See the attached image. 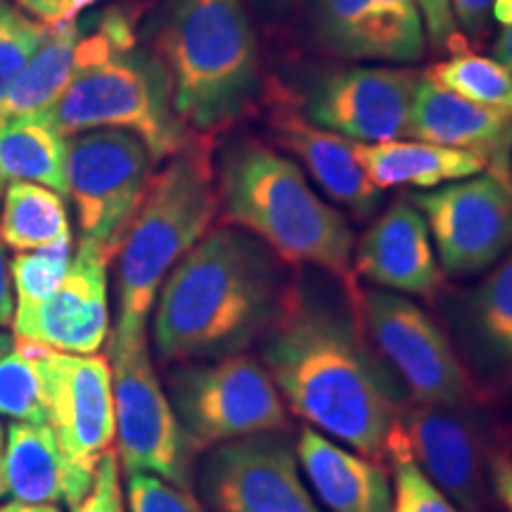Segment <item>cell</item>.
Segmentation results:
<instances>
[{
	"label": "cell",
	"mask_w": 512,
	"mask_h": 512,
	"mask_svg": "<svg viewBox=\"0 0 512 512\" xmlns=\"http://www.w3.org/2000/svg\"><path fill=\"white\" fill-rule=\"evenodd\" d=\"M261 363L287 411L337 444L380 460L408 396L366 342L358 311L287 283L278 318L261 337Z\"/></svg>",
	"instance_id": "cell-1"
},
{
	"label": "cell",
	"mask_w": 512,
	"mask_h": 512,
	"mask_svg": "<svg viewBox=\"0 0 512 512\" xmlns=\"http://www.w3.org/2000/svg\"><path fill=\"white\" fill-rule=\"evenodd\" d=\"M278 261L242 228H209L157 294V356L164 363H197L245 354L283 306L287 283Z\"/></svg>",
	"instance_id": "cell-2"
},
{
	"label": "cell",
	"mask_w": 512,
	"mask_h": 512,
	"mask_svg": "<svg viewBox=\"0 0 512 512\" xmlns=\"http://www.w3.org/2000/svg\"><path fill=\"white\" fill-rule=\"evenodd\" d=\"M216 190L223 226L254 235L283 264L330 273L358 311L354 230L342 211L320 200L297 162L254 138L238 140L223 152Z\"/></svg>",
	"instance_id": "cell-3"
},
{
	"label": "cell",
	"mask_w": 512,
	"mask_h": 512,
	"mask_svg": "<svg viewBox=\"0 0 512 512\" xmlns=\"http://www.w3.org/2000/svg\"><path fill=\"white\" fill-rule=\"evenodd\" d=\"M43 117L67 138L93 128L136 133L155 164L190 140L169 72L155 53L138 48L133 19L121 10H107L91 34L83 31L74 76Z\"/></svg>",
	"instance_id": "cell-4"
},
{
	"label": "cell",
	"mask_w": 512,
	"mask_h": 512,
	"mask_svg": "<svg viewBox=\"0 0 512 512\" xmlns=\"http://www.w3.org/2000/svg\"><path fill=\"white\" fill-rule=\"evenodd\" d=\"M185 128L240 119L261 91V57L245 0H164L157 53Z\"/></svg>",
	"instance_id": "cell-5"
},
{
	"label": "cell",
	"mask_w": 512,
	"mask_h": 512,
	"mask_svg": "<svg viewBox=\"0 0 512 512\" xmlns=\"http://www.w3.org/2000/svg\"><path fill=\"white\" fill-rule=\"evenodd\" d=\"M219 214L214 164L200 138L185 143L164 169L152 174L147 192L117 252V320L112 335H147L164 280L209 233Z\"/></svg>",
	"instance_id": "cell-6"
},
{
	"label": "cell",
	"mask_w": 512,
	"mask_h": 512,
	"mask_svg": "<svg viewBox=\"0 0 512 512\" xmlns=\"http://www.w3.org/2000/svg\"><path fill=\"white\" fill-rule=\"evenodd\" d=\"M107 361L112 368L117 422L114 451L124 475H152L192 491L200 453L185 434L155 373L147 335L121 337L110 332Z\"/></svg>",
	"instance_id": "cell-7"
},
{
	"label": "cell",
	"mask_w": 512,
	"mask_h": 512,
	"mask_svg": "<svg viewBox=\"0 0 512 512\" xmlns=\"http://www.w3.org/2000/svg\"><path fill=\"white\" fill-rule=\"evenodd\" d=\"M166 396L197 453L256 434L290 430V411L259 358L235 354L178 363Z\"/></svg>",
	"instance_id": "cell-8"
},
{
	"label": "cell",
	"mask_w": 512,
	"mask_h": 512,
	"mask_svg": "<svg viewBox=\"0 0 512 512\" xmlns=\"http://www.w3.org/2000/svg\"><path fill=\"white\" fill-rule=\"evenodd\" d=\"M363 330L384 358L408 401L475 408L482 389L441 325L408 297L387 290L363 292Z\"/></svg>",
	"instance_id": "cell-9"
},
{
	"label": "cell",
	"mask_w": 512,
	"mask_h": 512,
	"mask_svg": "<svg viewBox=\"0 0 512 512\" xmlns=\"http://www.w3.org/2000/svg\"><path fill=\"white\" fill-rule=\"evenodd\" d=\"M155 159L143 138L121 128H93L67 138V197L81 240L117 256L150 185Z\"/></svg>",
	"instance_id": "cell-10"
},
{
	"label": "cell",
	"mask_w": 512,
	"mask_h": 512,
	"mask_svg": "<svg viewBox=\"0 0 512 512\" xmlns=\"http://www.w3.org/2000/svg\"><path fill=\"white\" fill-rule=\"evenodd\" d=\"M46 422L55 434L72 484L74 510L91 491L95 470L114 451L112 368L107 356L62 354L43 349Z\"/></svg>",
	"instance_id": "cell-11"
},
{
	"label": "cell",
	"mask_w": 512,
	"mask_h": 512,
	"mask_svg": "<svg viewBox=\"0 0 512 512\" xmlns=\"http://www.w3.org/2000/svg\"><path fill=\"white\" fill-rule=\"evenodd\" d=\"M411 204L430 228L441 271L477 275L512 249V190L491 174L413 192Z\"/></svg>",
	"instance_id": "cell-12"
},
{
	"label": "cell",
	"mask_w": 512,
	"mask_h": 512,
	"mask_svg": "<svg viewBox=\"0 0 512 512\" xmlns=\"http://www.w3.org/2000/svg\"><path fill=\"white\" fill-rule=\"evenodd\" d=\"M287 432L256 434L204 451L197 486L211 512H323L306 486Z\"/></svg>",
	"instance_id": "cell-13"
},
{
	"label": "cell",
	"mask_w": 512,
	"mask_h": 512,
	"mask_svg": "<svg viewBox=\"0 0 512 512\" xmlns=\"http://www.w3.org/2000/svg\"><path fill=\"white\" fill-rule=\"evenodd\" d=\"M420 72L403 67H349L313 81L304 93V117L354 143L401 140Z\"/></svg>",
	"instance_id": "cell-14"
},
{
	"label": "cell",
	"mask_w": 512,
	"mask_h": 512,
	"mask_svg": "<svg viewBox=\"0 0 512 512\" xmlns=\"http://www.w3.org/2000/svg\"><path fill=\"white\" fill-rule=\"evenodd\" d=\"M114 254L105 245L79 240L62 285L34 306H15L12 335L62 354L93 356L112 332L110 271Z\"/></svg>",
	"instance_id": "cell-15"
},
{
	"label": "cell",
	"mask_w": 512,
	"mask_h": 512,
	"mask_svg": "<svg viewBox=\"0 0 512 512\" xmlns=\"http://www.w3.org/2000/svg\"><path fill=\"white\" fill-rule=\"evenodd\" d=\"M401 430L425 477L463 512L489 503V439L472 408L406 401Z\"/></svg>",
	"instance_id": "cell-16"
},
{
	"label": "cell",
	"mask_w": 512,
	"mask_h": 512,
	"mask_svg": "<svg viewBox=\"0 0 512 512\" xmlns=\"http://www.w3.org/2000/svg\"><path fill=\"white\" fill-rule=\"evenodd\" d=\"M311 17L318 41L347 60L411 64L425 53L415 0H313Z\"/></svg>",
	"instance_id": "cell-17"
},
{
	"label": "cell",
	"mask_w": 512,
	"mask_h": 512,
	"mask_svg": "<svg viewBox=\"0 0 512 512\" xmlns=\"http://www.w3.org/2000/svg\"><path fill=\"white\" fill-rule=\"evenodd\" d=\"M354 273L387 292L434 299L444 287L430 228L411 200H396L354 245Z\"/></svg>",
	"instance_id": "cell-18"
},
{
	"label": "cell",
	"mask_w": 512,
	"mask_h": 512,
	"mask_svg": "<svg viewBox=\"0 0 512 512\" xmlns=\"http://www.w3.org/2000/svg\"><path fill=\"white\" fill-rule=\"evenodd\" d=\"M406 136L482 157L486 174L512 190V114L458 98L422 74Z\"/></svg>",
	"instance_id": "cell-19"
},
{
	"label": "cell",
	"mask_w": 512,
	"mask_h": 512,
	"mask_svg": "<svg viewBox=\"0 0 512 512\" xmlns=\"http://www.w3.org/2000/svg\"><path fill=\"white\" fill-rule=\"evenodd\" d=\"M275 143L304 164L325 195L347 207L356 219H368L380 204V192L356 159L354 140L311 124L292 102H275L268 114Z\"/></svg>",
	"instance_id": "cell-20"
},
{
	"label": "cell",
	"mask_w": 512,
	"mask_h": 512,
	"mask_svg": "<svg viewBox=\"0 0 512 512\" xmlns=\"http://www.w3.org/2000/svg\"><path fill=\"white\" fill-rule=\"evenodd\" d=\"M294 453L313 494L330 512L392 510V472L380 460L361 456L313 427L299 432Z\"/></svg>",
	"instance_id": "cell-21"
},
{
	"label": "cell",
	"mask_w": 512,
	"mask_h": 512,
	"mask_svg": "<svg viewBox=\"0 0 512 512\" xmlns=\"http://www.w3.org/2000/svg\"><path fill=\"white\" fill-rule=\"evenodd\" d=\"M356 159L377 190H434L439 185L486 174L482 157L422 140L356 143Z\"/></svg>",
	"instance_id": "cell-22"
},
{
	"label": "cell",
	"mask_w": 512,
	"mask_h": 512,
	"mask_svg": "<svg viewBox=\"0 0 512 512\" xmlns=\"http://www.w3.org/2000/svg\"><path fill=\"white\" fill-rule=\"evenodd\" d=\"M465 330L479 373L494 389L512 387V249L465 299Z\"/></svg>",
	"instance_id": "cell-23"
},
{
	"label": "cell",
	"mask_w": 512,
	"mask_h": 512,
	"mask_svg": "<svg viewBox=\"0 0 512 512\" xmlns=\"http://www.w3.org/2000/svg\"><path fill=\"white\" fill-rule=\"evenodd\" d=\"M5 496L27 505L72 503V484L48 422H15L5 432Z\"/></svg>",
	"instance_id": "cell-24"
},
{
	"label": "cell",
	"mask_w": 512,
	"mask_h": 512,
	"mask_svg": "<svg viewBox=\"0 0 512 512\" xmlns=\"http://www.w3.org/2000/svg\"><path fill=\"white\" fill-rule=\"evenodd\" d=\"M38 183L67 197V136L43 114L0 121V188Z\"/></svg>",
	"instance_id": "cell-25"
},
{
	"label": "cell",
	"mask_w": 512,
	"mask_h": 512,
	"mask_svg": "<svg viewBox=\"0 0 512 512\" xmlns=\"http://www.w3.org/2000/svg\"><path fill=\"white\" fill-rule=\"evenodd\" d=\"M83 36L76 19L48 27L41 46L31 55L22 76L0 107V121L43 114L67 88L76 69V50Z\"/></svg>",
	"instance_id": "cell-26"
},
{
	"label": "cell",
	"mask_w": 512,
	"mask_h": 512,
	"mask_svg": "<svg viewBox=\"0 0 512 512\" xmlns=\"http://www.w3.org/2000/svg\"><path fill=\"white\" fill-rule=\"evenodd\" d=\"M72 240L67 202L60 192L38 183H10L3 188L0 242L12 252H34Z\"/></svg>",
	"instance_id": "cell-27"
},
{
	"label": "cell",
	"mask_w": 512,
	"mask_h": 512,
	"mask_svg": "<svg viewBox=\"0 0 512 512\" xmlns=\"http://www.w3.org/2000/svg\"><path fill=\"white\" fill-rule=\"evenodd\" d=\"M43 344L15 339L0 356V415L15 422H46Z\"/></svg>",
	"instance_id": "cell-28"
},
{
	"label": "cell",
	"mask_w": 512,
	"mask_h": 512,
	"mask_svg": "<svg viewBox=\"0 0 512 512\" xmlns=\"http://www.w3.org/2000/svg\"><path fill=\"white\" fill-rule=\"evenodd\" d=\"M430 81L475 105L501 110L512 93V74L494 57L460 53L425 72Z\"/></svg>",
	"instance_id": "cell-29"
},
{
	"label": "cell",
	"mask_w": 512,
	"mask_h": 512,
	"mask_svg": "<svg viewBox=\"0 0 512 512\" xmlns=\"http://www.w3.org/2000/svg\"><path fill=\"white\" fill-rule=\"evenodd\" d=\"M392 472V510L389 512H463L434 486L408 451L401 425L389 441L387 458Z\"/></svg>",
	"instance_id": "cell-30"
},
{
	"label": "cell",
	"mask_w": 512,
	"mask_h": 512,
	"mask_svg": "<svg viewBox=\"0 0 512 512\" xmlns=\"http://www.w3.org/2000/svg\"><path fill=\"white\" fill-rule=\"evenodd\" d=\"M72 256V240L34 249V252H17L12 256L8 268L15 306H34L48 299L62 285L69 264H72Z\"/></svg>",
	"instance_id": "cell-31"
},
{
	"label": "cell",
	"mask_w": 512,
	"mask_h": 512,
	"mask_svg": "<svg viewBox=\"0 0 512 512\" xmlns=\"http://www.w3.org/2000/svg\"><path fill=\"white\" fill-rule=\"evenodd\" d=\"M46 31L48 24L29 17L10 0H0V107L41 46Z\"/></svg>",
	"instance_id": "cell-32"
},
{
	"label": "cell",
	"mask_w": 512,
	"mask_h": 512,
	"mask_svg": "<svg viewBox=\"0 0 512 512\" xmlns=\"http://www.w3.org/2000/svg\"><path fill=\"white\" fill-rule=\"evenodd\" d=\"M124 498L128 512H209L192 491L152 475L126 477Z\"/></svg>",
	"instance_id": "cell-33"
},
{
	"label": "cell",
	"mask_w": 512,
	"mask_h": 512,
	"mask_svg": "<svg viewBox=\"0 0 512 512\" xmlns=\"http://www.w3.org/2000/svg\"><path fill=\"white\" fill-rule=\"evenodd\" d=\"M72 512H128L124 491H121V467L117 451H110L100 460L91 491Z\"/></svg>",
	"instance_id": "cell-34"
},
{
	"label": "cell",
	"mask_w": 512,
	"mask_h": 512,
	"mask_svg": "<svg viewBox=\"0 0 512 512\" xmlns=\"http://www.w3.org/2000/svg\"><path fill=\"white\" fill-rule=\"evenodd\" d=\"M420 8L425 34L437 53H465V36L460 34L451 12V0H415Z\"/></svg>",
	"instance_id": "cell-35"
},
{
	"label": "cell",
	"mask_w": 512,
	"mask_h": 512,
	"mask_svg": "<svg viewBox=\"0 0 512 512\" xmlns=\"http://www.w3.org/2000/svg\"><path fill=\"white\" fill-rule=\"evenodd\" d=\"M494 3L496 0H451V12L460 34L470 38L482 36L486 31V22H489Z\"/></svg>",
	"instance_id": "cell-36"
},
{
	"label": "cell",
	"mask_w": 512,
	"mask_h": 512,
	"mask_svg": "<svg viewBox=\"0 0 512 512\" xmlns=\"http://www.w3.org/2000/svg\"><path fill=\"white\" fill-rule=\"evenodd\" d=\"M489 484L494 496L508 512H512V458L505 453H491Z\"/></svg>",
	"instance_id": "cell-37"
},
{
	"label": "cell",
	"mask_w": 512,
	"mask_h": 512,
	"mask_svg": "<svg viewBox=\"0 0 512 512\" xmlns=\"http://www.w3.org/2000/svg\"><path fill=\"white\" fill-rule=\"evenodd\" d=\"M69 3L72 0H15L19 10H24L29 17L38 19V22L48 24V27L69 19Z\"/></svg>",
	"instance_id": "cell-38"
},
{
	"label": "cell",
	"mask_w": 512,
	"mask_h": 512,
	"mask_svg": "<svg viewBox=\"0 0 512 512\" xmlns=\"http://www.w3.org/2000/svg\"><path fill=\"white\" fill-rule=\"evenodd\" d=\"M12 313H15V294H12L10 283V268L8 259H5V247L0 242V328L10 325Z\"/></svg>",
	"instance_id": "cell-39"
},
{
	"label": "cell",
	"mask_w": 512,
	"mask_h": 512,
	"mask_svg": "<svg viewBox=\"0 0 512 512\" xmlns=\"http://www.w3.org/2000/svg\"><path fill=\"white\" fill-rule=\"evenodd\" d=\"M494 60L501 62L503 67L512 74V24L503 27L501 34H498L494 43Z\"/></svg>",
	"instance_id": "cell-40"
},
{
	"label": "cell",
	"mask_w": 512,
	"mask_h": 512,
	"mask_svg": "<svg viewBox=\"0 0 512 512\" xmlns=\"http://www.w3.org/2000/svg\"><path fill=\"white\" fill-rule=\"evenodd\" d=\"M0 512H62V510L60 505H27V503L10 501L0 505Z\"/></svg>",
	"instance_id": "cell-41"
},
{
	"label": "cell",
	"mask_w": 512,
	"mask_h": 512,
	"mask_svg": "<svg viewBox=\"0 0 512 512\" xmlns=\"http://www.w3.org/2000/svg\"><path fill=\"white\" fill-rule=\"evenodd\" d=\"M3 451H5V437H3V427H0V498L5 496V477H3Z\"/></svg>",
	"instance_id": "cell-42"
},
{
	"label": "cell",
	"mask_w": 512,
	"mask_h": 512,
	"mask_svg": "<svg viewBox=\"0 0 512 512\" xmlns=\"http://www.w3.org/2000/svg\"><path fill=\"white\" fill-rule=\"evenodd\" d=\"M12 344H15V337H12V335H5V332H0V356L8 354Z\"/></svg>",
	"instance_id": "cell-43"
},
{
	"label": "cell",
	"mask_w": 512,
	"mask_h": 512,
	"mask_svg": "<svg viewBox=\"0 0 512 512\" xmlns=\"http://www.w3.org/2000/svg\"><path fill=\"white\" fill-rule=\"evenodd\" d=\"M268 3L275 5V8H292V5H297L299 0H268Z\"/></svg>",
	"instance_id": "cell-44"
},
{
	"label": "cell",
	"mask_w": 512,
	"mask_h": 512,
	"mask_svg": "<svg viewBox=\"0 0 512 512\" xmlns=\"http://www.w3.org/2000/svg\"><path fill=\"white\" fill-rule=\"evenodd\" d=\"M501 110H503V112H508V114H512V93L508 95V100L503 102V107H501Z\"/></svg>",
	"instance_id": "cell-45"
}]
</instances>
